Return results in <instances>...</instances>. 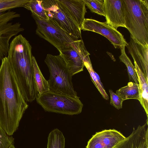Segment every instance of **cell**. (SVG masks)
<instances>
[{
  "label": "cell",
  "mask_w": 148,
  "mask_h": 148,
  "mask_svg": "<svg viewBox=\"0 0 148 148\" xmlns=\"http://www.w3.org/2000/svg\"><path fill=\"white\" fill-rule=\"evenodd\" d=\"M36 22V34L45 40L59 50L67 44L77 40L49 18L47 21L32 14Z\"/></svg>",
  "instance_id": "ba28073f"
},
{
  "label": "cell",
  "mask_w": 148,
  "mask_h": 148,
  "mask_svg": "<svg viewBox=\"0 0 148 148\" xmlns=\"http://www.w3.org/2000/svg\"><path fill=\"white\" fill-rule=\"evenodd\" d=\"M126 47L134 62L148 80V46L142 45L130 35V42Z\"/></svg>",
  "instance_id": "4fadbf2b"
},
{
  "label": "cell",
  "mask_w": 148,
  "mask_h": 148,
  "mask_svg": "<svg viewBox=\"0 0 148 148\" xmlns=\"http://www.w3.org/2000/svg\"><path fill=\"white\" fill-rule=\"evenodd\" d=\"M116 93L124 101L130 99H136L139 101L140 93L139 84L130 82L127 86L117 90Z\"/></svg>",
  "instance_id": "ac0fdd59"
},
{
  "label": "cell",
  "mask_w": 148,
  "mask_h": 148,
  "mask_svg": "<svg viewBox=\"0 0 148 148\" xmlns=\"http://www.w3.org/2000/svg\"><path fill=\"white\" fill-rule=\"evenodd\" d=\"M109 91L110 96V104L118 110L122 108L124 100L112 90L109 89Z\"/></svg>",
  "instance_id": "d4e9b609"
},
{
  "label": "cell",
  "mask_w": 148,
  "mask_h": 148,
  "mask_svg": "<svg viewBox=\"0 0 148 148\" xmlns=\"http://www.w3.org/2000/svg\"><path fill=\"white\" fill-rule=\"evenodd\" d=\"M64 6L81 30L87 12L83 0H59Z\"/></svg>",
  "instance_id": "9a60e30c"
},
{
  "label": "cell",
  "mask_w": 148,
  "mask_h": 148,
  "mask_svg": "<svg viewBox=\"0 0 148 148\" xmlns=\"http://www.w3.org/2000/svg\"><path fill=\"white\" fill-rule=\"evenodd\" d=\"M58 51L72 76L83 71L84 62L71 43H69Z\"/></svg>",
  "instance_id": "5bb4252c"
},
{
  "label": "cell",
  "mask_w": 148,
  "mask_h": 148,
  "mask_svg": "<svg viewBox=\"0 0 148 148\" xmlns=\"http://www.w3.org/2000/svg\"><path fill=\"white\" fill-rule=\"evenodd\" d=\"M42 3L49 18L76 40L82 39L81 30L59 0H43Z\"/></svg>",
  "instance_id": "52a82bcc"
},
{
  "label": "cell",
  "mask_w": 148,
  "mask_h": 148,
  "mask_svg": "<svg viewBox=\"0 0 148 148\" xmlns=\"http://www.w3.org/2000/svg\"><path fill=\"white\" fill-rule=\"evenodd\" d=\"M65 138L62 132L57 129L49 134L47 148H64Z\"/></svg>",
  "instance_id": "ffe728a7"
},
{
  "label": "cell",
  "mask_w": 148,
  "mask_h": 148,
  "mask_svg": "<svg viewBox=\"0 0 148 148\" xmlns=\"http://www.w3.org/2000/svg\"><path fill=\"white\" fill-rule=\"evenodd\" d=\"M45 62L50 76L47 81L50 90L73 97L77 96L72 82V75L61 55H47Z\"/></svg>",
  "instance_id": "5b68a950"
},
{
  "label": "cell",
  "mask_w": 148,
  "mask_h": 148,
  "mask_svg": "<svg viewBox=\"0 0 148 148\" xmlns=\"http://www.w3.org/2000/svg\"><path fill=\"white\" fill-rule=\"evenodd\" d=\"M135 70L139 82L140 99V104L146 113L148 114V80L146 78L138 66L134 62Z\"/></svg>",
  "instance_id": "2e32d148"
},
{
  "label": "cell",
  "mask_w": 148,
  "mask_h": 148,
  "mask_svg": "<svg viewBox=\"0 0 148 148\" xmlns=\"http://www.w3.org/2000/svg\"><path fill=\"white\" fill-rule=\"evenodd\" d=\"M91 12L105 16L104 0H83Z\"/></svg>",
  "instance_id": "7402d4cb"
},
{
  "label": "cell",
  "mask_w": 148,
  "mask_h": 148,
  "mask_svg": "<svg viewBox=\"0 0 148 148\" xmlns=\"http://www.w3.org/2000/svg\"><path fill=\"white\" fill-rule=\"evenodd\" d=\"M0 66V126L13 135L28 105L17 85L7 57Z\"/></svg>",
  "instance_id": "6da1fadb"
},
{
  "label": "cell",
  "mask_w": 148,
  "mask_h": 148,
  "mask_svg": "<svg viewBox=\"0 0 148 148\" xmlns=\"http://www.w3.org/2000/svg\"><path fill=\"white\" fill-rule=\"evenodd\" d=\"M81 30L92 31L106 38L115 48L126 47L127 43L123 36L117 29L107 23L90 18H85Z\"/></svg>",
  "instance_id": "9c48e42d"
},
{
  "label": "cell",
  "mask_w": 148,
  "mask_h": 148,
  "mask_svg": "<svg viewBox=\"0 0 148 148\" xmlns=\"http://www.w3.org/2000/svg\"><path fill=\"white\" fill-rule=\"evenodd\" d=\"M42 3V0H30L23 7L30 10L32 14L44 20L49 21V18L46 13Z\"/></svg>",
  "instance_id": "d6986e66"
},
{
  "label": "cell",
  "mask_w": 148,
  "mask_h": 148,
  "mask_svg": "<svg viewBox=\"0 0 148 148\" xmlns=\"http://www.w3.org/2000/svg\"><path fill=\"white\" fill-rule=\"evenodd\" d=\"M125 28L134 40L148 46V0H122Z\"/></svg>",
  "instance_id": "3957f363"
},
{
  "label": "cell",
  "mask_w": 148,
  "mask_h": 148,
  "mask_svg": "<svg viewBox=\"0 0 148 148\" xmlns=\"http://www.w3.org/2000/svg\"><path fill=\"white\" fill-rule=\"evenodd\" d=\"M36 99L45 111L68 115L80 113L83 106L77 96L73 97L50 90L41 95L38 94Z\"/></svg>",
  "instance_id": "8992f818"
},
{
  "label": "cell",
  "mask_w": 148,
  "mask_h": 148,
  "mask_svg": "<svg viewBox=\"0 0 148 148\" xmlns=\"http://www.w3.org/2000/svg\"><path fill=\"white\" fill-rule=\"evenodd\" d=\"M32 47L21 34L10 42L7 57L16 81L25 101L31 102L38 94L35 82Z\"/></svg>",
  "instance_id": "7a4b0ae2"
},
{
  "label": "cell",
  "mask_w": 148,
  "mask_h": 148,
  "mask_svg": "<svg viewBox=\"0 0 148 148\" xmlns=\"http://www.w3.org/2000/svg\"><path fill=\"white\" fill-rule=\"evenodd\" d=\"M104 7L107 24L116 29L125 28L122 0H104Z\"/></svg>",
  "instance_id": "8fae6325"
},
{
  "label": "cell",
  "mask_w": 148,
  "mask_h": 148,
  "mask_svg": "<svg viewBox=\"0 0 148 148\" xmlns=\"http://www.w3.org/2000/svg\"><path fill=\"white\" fill-rule=\"evenodd\" d=\"M84 65V66L87 68L90 74L92 81L103 98L106 100H108L109 99L108 96L103 86L101 84L98 80L96 75L95 73V71L93 69L91 62L85 64Z\"/></svg>",
  "instance_id": "603a6c76"
},
{
  "label": "cell",
  "mask_w": 148,
  "mask_h": 148,
  "mask_svg": "<svg viewBox=\"0 0 148 148\" xmlns=\"http://www.w3.org/2000/svg\"><path fill=\"white\" fill-rule=\"evenodd\" d=\"M121 55L119 57L121 62H123L126 65L128 73L129 81L130 82L139 84L137 74L134 66L133 65L130 60L126 53L125 46L120 48Z\"/></svg>",
  "instance_id": "44dd1931"
},
{
  "label": "cell",
  "mask_w": 148,
  "mask_h": 148,
  "mask_svg": "<svg viewBox=\"0 0 148 148\" xmlns=\"http://www.w3.org/2000/svg\"><path fill=\"white\" fill-rule=\"evenodd\" d=\"M115 148H148V118L143 125L134 129L131 134Z\"/></svg>",
  "instance_id": "7c38bea8"
},
{
  "label": "cell",
  "mask_w": 148,
  "mask_h": 148,
  "mask_svg": "<svg viewBox=\"0 0 148 148\" xmlns=\"http://www.w3.org/2000/svg\"><path fill=\"white\" fill-rule=\"evenodd\" d=\"M19 5L17 0H0V61L7 57L12 38L24 30L20 23L14 21L20 14L11 10Z\"/></svg>",
  "instance_id": "277c9868"
},
{
  "label": "cell",
  "mask_w": 148,
  "mask_h": 148,
  "mask_svg": "<svg viewBox=\"0 0 148 148\" xmlns=\"http://www.w3.org/2000/svg\"><path fill=\"white\" fill-rule=\"evenodd\" d=\"M125 137L114 129L104 130L96 132L88 142L86 148H115Z\"/></svg>",
  "instance_id": "30bf717a"
},
{
  "label": "cell",
  "mask_w": 148,
  "mask_h": 148,
  "mask_svg": "<svg viewBox=\"0 0 148 148\" xmlns=\"http://www.w3.org/2000/svg\"><path fill=\"white\" fill-rule=\"evenodd\" d=\"M13 140L12 137L7 135L0 126V148H8Z\"/></svg>",
  "instance_id": "cb8c5ba5"
},
{
  "label": "cell",
  "mask_w": 148,
  "mask_h": 148,
  "mask_svg": "<svg viewBox=\"0 0 148 148\" xmlns=\"http://www.w3.org/2000/svg\"><path fill=\"white\" fill-rule=\"evenodd\" d=\"M8 148H15L14 145L12 144Z\"/></svg>",
  "instance_id": "484cf974"
},
{
  "label": "cell",
  "mask_w": 148,
  "mask_h": 148,
  "mask_svg": "<svg viewBox=\"0 0 148 148\" xmlns=\"http://www.w3.org/2000/svg\"><path fill=\"white\" fill-rule=\"evenodd\" d=\"M32 64L35 82L38 94L41 95L50 90L47 81L43 75L35 57L32 56Z\"/></svg>",
  "instance_id": "e0dca14e"
}]
</instances>
